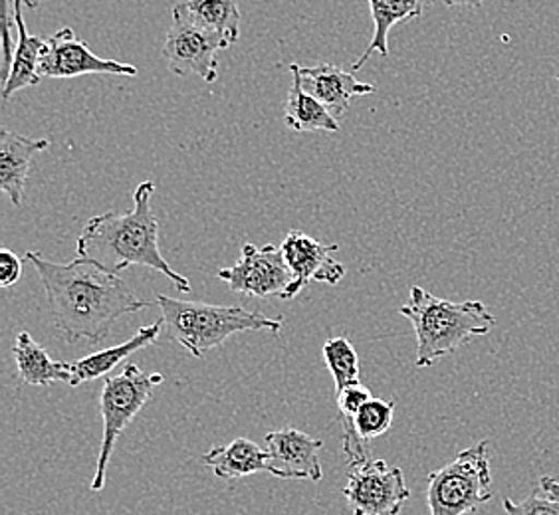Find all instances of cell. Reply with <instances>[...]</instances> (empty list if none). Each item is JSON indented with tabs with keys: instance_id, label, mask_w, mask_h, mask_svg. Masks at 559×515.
I'll list each match as a JSON object with an SVG mask.
<instances>
[{
	"instance_id": "ac0fdd59",
	"label": "cell",
	"mask_w": 559,
	"mask_h": 515,
	"mask_svg": "<svg viewBox=\"0 0 559 515\" xmlns=\"http://www.w3.org/2000/svg\"><path fill=\"white\" fill-rule=\"evenodd\" d=\"M203 462L223 480H237L252 474H272L270 452L248 439H237L226 446L211 448L203 456Z\"/></svg>"
},
{
	"instance_id": "f546056e",
	"label": "cell",
	"mask_w": 559,
	"mask_h": 515,
	"mask_svg": "<svg viewBox=\"0 0 559 515\" xmlns=\"http://www.w3.org/2000/svg\"><path fill=\"white\" fill-rule=\"evenodd\" d=\"M43 2H46V0H24V4H26L28 9H38Z\"/></svg>"
},
{
	"instance_id": "9c48e42d",
	"label": "cell",
	"mask_w": 559,
	"mask_h": 515,
	"mask_svg": "<svg viewBox=\"0 0 559 515\" xmlns=\"http://www.w3.org/2000/svg\"><path fill=\"white\" fill-rule=\"evenodd\" d=\"M226 48L213 34L173 19L162 52L173 74L199 75L206 84H213L218 77V52Z\"/></svg>"
},
{
	"instance_id": "ffe728a7",
	"label": "cell",
	"mask_w": 559,
	"mask_h": 515,
	"mask_svg": "<svg viewBox=\"0 0 559 515\" xmlns=\"http://www.w3.org/2000/svg\"><path fill=\"white\" fill-rule=\"evenodd\" d=\"M290 72L294 80H292L290 92L286 97V109H284L286 125L298 133H316V131L337 133L340 131L337 119L301 87L298 64H290Z\"/></svg>"
},
{
	"instance_id": "30bf717a",
	"label": "cell",
	"mask_w": 559,
	"mask_h": 515,
	"mask_svg": "<svg viewBox=\"0 0 559 515\" xmlns=\"http://www.w3.org/2000/svg\"><path fill=\"white\" fill-rule=\"evenodd\" d=\"M86 74L138 75V68L99 58L68 26L52 34L46 40V50L40 60V75L66 80Z\"/></svg>"
},
{
	"instance_id": "277c9868",
	"label": "cell",
	"mask_w": 559,
	"mask_h": 515,
	"mask_svg": "<svg viewBox=\"0 0 559 515\" xmlns=\"http://www.w3.org/2000/svg\"><path fill=\"white\" fill-rule=\"evenodd\" d=\"M165 337L183 345L193 357L221 347L228 337L242 332L280 333L284 322L262 313L248 312L238 306H213L203 301H185L157 294Z\"/></svg>"
},
{
	"instance_id": "5b68a950",
	"label": "cell",
	"mask_w": 559,
	"mask_h": 515,
	"mask_svg": "<svg viewBox=\"0 0 559 515\" xmlns=\"http://www.w3.org/2000/svg\"><path fill=\"white\" fill-rule=\"evenodd\" d=\"M490 442L480 441L461 452L451 464L429 474L430 515H466L492 500Z\"/></svg>"
},
{
	"instance_id": "4316f807",
	"label": "cell",
	"mask_w": 559,
	"mask_h": 515,
	"mask_svg": "<svg viewBox=\"0 0 559 515\" xmlns=\"http://www.w3.org/2000/svg\"><path fill=\"white\" fill-rule=\"evenodd\" d=\"M4 22H2V56H4V72L9 74L12 64V38H11V26L14 22V12H12L11 2L4 0Z\"/></svg>"
},
{
	"instance_id": "f1b7e54d",
	"label": "cell",
	"mask_w": 559,
	"mask_h": 515,
	"mask_svg": "<svg viewBox=\"0 0 559 515\" xmlns=\"http://www.w3.org/2000/svg\"><path fill=\"white\" fill-rule=\"evenodd\" d=\"M447 7H464V9H476L483 7L486 0H442Z\"/></svg>"
},
{
	"instance_id": "7a4b0ae2",
	"label": "cell",
	"mask_w": 559,
	"mask_h": 515,
	"mask_svg": "<svg viewBox=\"0 0 559 515\" xmlns=\"http://www.w3.org/2000/svg\"><path fill=\"white\" fill-rule=\"evenodd\" d=\"M153 194L155 183L143 181L133 194L131 213H104L90 218L78 238L75 258L116 276L130 266H147L171 279L181 294H189L191 282L175 272L159 250V223L151 206Z\"/></svg>"
},
{
	"instance_id": "52a82bcc",
	"label": "cell",
	"mask_w": 559,
	"mask_h": 515,
	"mask_svg": "<svg viewBox=\"0 0 559 515\" xmlns=\"http://www.w3.org/2000/svg\"><path fill=\"white\" fill-rule=\"evenodd\" d=\"M344 495L354 515H399L411 490L401 468L369 460L352 468Z\"/></svg>"
},
{
	"instance_id": "2e32d148",
	"label": "cell",
	"mask_w": 559,
	"mask_h": 515,
	"mask_svg": "<svg viewBox=\"0 0 559 515\" xmlns=\"http://www.w3.org/2000/svg\"><path fill=\"white\" fill-rule=\"evenodd\" d=\"M173 19L213 34L230 48L240 38L238 0H187L173 7Z\"/></svg>"
},
{
	"instance_id": "83f0119b",
	"label": "cell",
	"mask_w": 559,
	"mask_h": 515,
	"mask_svg": "<svg viewBox=\"0 0 559 515\" xmlns=\"http://www.w3.org/2000/svg\"><path fill=\"white\" fill-rule=\"evenodd\" d=\"M539 492L544 495H548L549 500H556L559 502V482L549 478V476H542L539 478Z\"/></svg>"
},
{
	"instance_id": "3957f363",
	"label": "cell",
	"mask_w": 559,
	"mask_h": 515,
	"mask_svg": "<svg viewBox=\"0 0 559 515\" xmlns=\"http://www.w3.org/2000/svg\"><path fill=\"white\" fill-rule=\"evenodd\" d=\"M417 335L419 369L432 367L444 355H451L473 337L486 335L496 325V318L483 301L441 300L419 286L411 288L409 301L399 310Z\"/></svg>"
},
{
	"instance_id": "4fadbf2b",
	"label": "cell",
	"mask_w": 559,
	"mask_h": 515,
	"mask_svg": "<svg viewBox=\"0 0 559 515\" xmlns=\"http://www.w3.org/2000/svg\"><path fill=\"white\" fill-rule=\"evenodd\" d=\"M300 84L310 96L316 97L335 119L349 109V101L357 96L376 94V86L364 84L340 65L318 64L312 68L298 65Z\"/></svg>"
},
{
	"instance_id": "8992f818",
	"label": "cell",
	"mask_w": 559,
	"mask_h": 515,
	"mask_svg": "<svg viewBox=\"0 0 559 515\" xmlns=\"http://www.w3.org/2000/svg\"><path fill=\"white\" fill-rule=\"evenodd\" d=\"M163 375L145 373L133 363L123 367L116 376H106L99 398V412L104 419V436L96 462V474L92 480V492H102L106 486L109 460L116 451L121 432L130 427L131 420L140 415L150 403L151 395L162 385Z\"/></svg>"
},
{
	"instance_id": "9a60e30c",
	"label": "cell",
	"mask_w": 559,
	"mask_h": 515,
	"mask_svg": "<svg viewBox=\"0 0 559 515\" xmlns=\"http://www.w3.org/2000/svg\"><path fill=\"white\" fill-rule=\"evenodd\" d=\"M22 2L12 0L14 12V26H16V40H14V55H12L11 72L2 80V101L7 104L16 92L24 87L38 86L40 75V60L46 50V40L33 36L26 31V22L22 16Z\"/></svg>"
},
{
	"instance_id": "5bb4252c",
	"label": "cell",
	"mask_w": 559,
	"mask_h": 515,
	"mask_svg": "<svg viewBox=\"0 0 559 515\" xmlns=\"http://www.w3.org/2000/svg\"><path fill=\"white\" fill-rule=\"evenodd\" d=\"M48 147V140H31L9 129L0 131V189L14 206L22 204L34 157Z\"/></svg>"
},
{
	"instance_id": "6da1fadb",
	"label": "cell",
	"mask_w": 559,
	"mask_h": 515,
	"mask_svg": "<svg viewBox=\"0 0 559 515\" xmlns=\"http://www.w3.org/2000/svg\"><path fill=\"white\" fill-rule=\"evenodd\" d=\"M24 260L38 272L52 320L68 344H99L119 318L150 308L119 276L82 258L58 264L40 252H26Z\"/></svg>"
},
{
	"instance_id": "44dd1931",
	"label": "cell",
	"mask_w": 559,
	"mask_h": 515,
	"mask_svg": "<svg viewBox=\"0 0 559 515\" xmlns=\"http://www.w3.org/2000/svg\"><path fill=\"white\" fill-rule=\"evenodd\" d=\"M369 11L373 19V38L355 62L354 70H359L371 58L373 52L381 56H389V33L399 22L413 21L419 19L425 11L423 0H367Z\"/></svg>"
},
{
	"instance_id": "ba28073f",
	"label": "cell",
	"mask_w": 559,
	"mask_h": 515,
	"mask_svg": "<svg viewBox=\"0 0 559 515\" xmlns=\"http://www.w3.org/2000/svg\"><path fill=\"white\" fill-rule=\"evenodd\" d=\"M216 276L228 284L230 290L248 298H282L290 290L294 282L290 268L282 254V248L274 244H245L237 264L230 268L218 270Z\"/></svg>"
},
{
	"instance_id": "d4e9b609",
	"label": "cell",
	"mask_w": 559,
	"mask_h": 515,
	"mask_svg": "<svg viewBox=\"0 0 559 515\" xmlns=\"http://www.w3.org/2000/svg\"><path fill=\"white\" fill-rule=\"evenodd\" d=\"M371 391L364 383L347 386L342 393H337V410L340 419H354L355 415L371 400Z\"/></svg>"
},
{
	"instance_id": "e0dca14e",
	"label": "cell",
	"mask_w": 559,
	"mask_h": 515,
	"mask_svg": "<svg viewBox=\"0 0 559 515\" xmlns=\"http://www.w3.org/2000/svg\"><path fill=\"white\" fill-rule=\"evenodd\" d=\"M162 332V322L151 323L147 327H141L140 332L135 333L126 344L118 345V347H109V349H104V351H97V354L78 359V361L72 363V369H70V383L68 385H84V383L96 381V379H102V376H109V373L116 367L121 366L123 361H128V357L155 344Z\"/></svg>"
},
{
	"instance_id": "603a6c76",
	"label": "cell",
	"mask_w": 559,
	"mask_h": 515,
	"mask_svg": "<svg viewBox=\"0 0 559 515\" xmlns=\"http://www.w3.org/2000/svg\"><path fill=\"white\" fill-rule=\"evenodd\" d=\"M395 417V400H381L371 398L364 408L355 415L354 419H342V424H352L355 432L364 441H373L377 436H383Z\"/></svg>"
},
{
	"instance_id": "7c38bea8",
	"label": "cell",
	"mask_w": 559,
	"mask_h": 515,
	"mask_svg": "<svg viewBox=\"0 0 559 515\" xmlns=\"http://www.w3.org/2000/svg\"><path fill=\"white\" fill-rule=\"evenodd\" d=\"M323 442L300 430L284 429L266 434L272 476L280 480L322 482L320 451Z\"/></svg>"
},
{
	"instance_id": "8fae6325",
	"label": "cell",
	"mask_w": 559,
	"mask_h": 515,
	"mask_svg": "<svg viewBox=\"0 0 559 515\" xmlns=\"http://www.w3.org/2000/svg\"><path fill=\"white\" fill-rule=\"evenodd\" d=\"M280 248L294 276L290 290L282 296V300H294L304 288H308L310 282H323V284L335 286L344 279V264L335 262L332 258L335 250L340 248L337 244L325 247L308 235L292 230Z\"/></svg>"
},
{
	"instance_id": "d6986e66",
	"label": "cell",
	"mask_w": 559,
	"mask_h": 515,
	"mask_svg": "<svg viewBox=\"0 0 559 515\" xmlns=\"http://www.w3.org/2000/svg\"><path fill=\"white\" fill-rule=\"evenodd\" d=\"M12 354L16 361V373L26 385L48 386L52 383H70L72 363L55 361L40 345L34 342L31 333H19Z\"/></svg>"
},
{
	"instance_id": "4dcf8cb0",
	"label": "cell",
	"mask_w": 559,
	"mask_h": 515,
	"mask_svg": "<svg viewBox=\"0 0 559 515\" xmlns=\"http://www.w3.org/2000/svg\"><path fill=\"white\" fill-rule=\"evenodd\" d=\"M556 77H558V82H559V72H558V75H556Z\"/></svg>"
},
{
	"instance_id": "484cf974",
	"label": "cell",
	"mask_w": 559,
	"mask_h": 515,
	"mask_svg": "<svg viewBox=\"0 0 559 515\" xmlns=\"http://www.w3.org/2000/svg\"><path fill=\"white\" fill-rule=\"evenodd\" d=\"M22 276V260L11 250H0V286L11 288Z\"/></svg>"
},
{
	"instance_id": "7402d4cb",
	"label": "cell",
	"mask_w": 559,
	"mask_h": 515,
	"mask_svg": "<svg viewBox=\"0 0 559 515\" xmlns=\"http://www.w3.org/2000/svg\"><path fill=\"white\" fill-rule=\"evenodd\" d=\"M323 359L334 376L335 391L342 393L347 386L359 385V355L345 337H334L323 344Z\"/></svg>"
},
{
	"instance_id": "cb8c5ba5",
	"label": "cell",
	"mask_w": 559,
	"mask_h": 515,
	"mask_svg": "<svg viewBox=\"0 0 559 515\" xmlns=\"http://www.w3.org/2000/svg\"><path fill=\"white\" fill-rule=\"evenodd\" d=\"M502 507L506 515H559V502L549 500L548 495L542 494L539 490L520 504L512 502L510 498H504Z\"/></svg>"
}]
</instances>
